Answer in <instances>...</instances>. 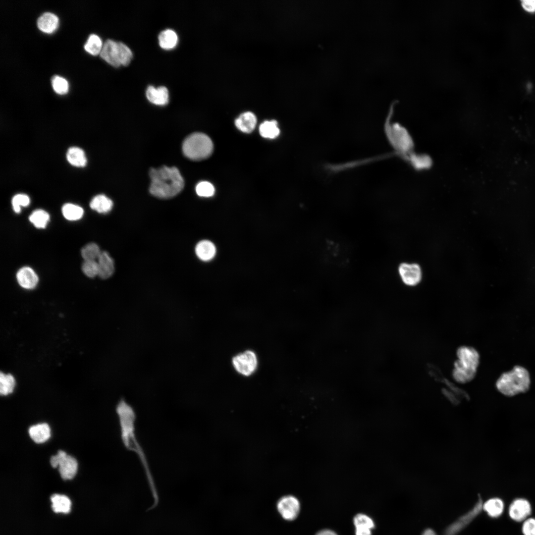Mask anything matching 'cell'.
Wrapping results in <instances>:
<instances>
[{
	"mask_svg": "<svg viewBox=\"0 0 535 535\" xmlns=\"http://www.w3.org/2000/svg\"><path fill=\"white\" fill-rule=\"evenodd\" d=\"M410 160L412 165L417 169H427L431 163V159L426 155L414 154L411 156Z\"/></svg>",
	"mask_w": 535,
	"mask_h": 535,
	"instance_id": "obj_33",
	"label": "cell"
},
{
	"mask_svg": "<svg viewBox=\"0 0 535 535\" xmlns=\"http://www.w3.org/2000/svg\"><path fill=\"white\" fill-rule=\"evenodd\" d=\"M112 206V201L103 194L96 196L90 203V207L92 209L102 214L109 212Z\"/></svg>",
	"mask_w": 535,
	"mask_h": 535,
	"instance_id": "obj_22",
	"label": "cell"
},
{
	"mask_svg": "<svg viewBox=\"0 0 535 535\" xmlns=\"http://www.w3.org/2000/svg\"><path fill=\"white\" fill-rule=\"evenodd\" d=\"M146 95L148 100L156 105L164 106L169 101L168 91L164 86L156 88L150 86L147 88Z\"/></svg>",
	"mask_w": 535,
	"mask_h": 535,
	"instance_id": "obj_14",
	"label": "cell"
},
{
	"mask_svg": "<svg viewBox=\"0 0 535 535\" xmlns=\"http://www.w3.org/2000/svg\"><path fill=\"white\" fill-rule=\"evenodd\" d=\"M458 359L454 363L452 375L459 383H465L475 376L480 362V355L473 347L462 346L457 350Z\"/></svg>",
	"mask_w": 535,
	"mask_h": 535,
	"instance_id": "obj_4",
	"label": "cell"
},
{
	"mask_svg": "<svg viewBox=\"0 0 535 535\" xmlns=\"http://www.w3.org/2000/svg\"><path fill=\"white\" fill-rule=\"evenodd\" d=\"M316 535H337V534L332 531L324 530L320 531Z\"/></svg>",
	"mask_w": 535,
	"mask_h": 535,
	"instance_id": "obj_40",
	"label": "cell"
},
{
	"mask_svg": "<svg viewBox=\"0 0 535 535\" xmlns=\"http://www.w3.org/2000/svg\"><path fill=\"white\" fill-rule=\"evenodd\" d=\"M50 463L53 467H58L60 476L64 480L72 479L77 473L76 460L63 451L59 450L56 455L52 456Z\"/></svg>",
	"mask_w": 535,
	"mask_h": 535,
	"instance_id": "obj_7",
	"label": "cell"
},
{
	"mask_svg": "<svg viewBox=\"0 0 535 535\" xmlns=\"http://www.w3.org/2000/svg\"><path fill=\"white\" fill-rule=\"evenodd\" d=\"M121 430V437L127 449L134 452L142 464L149 481L153 480L150 468L143 448L137 439L135 422L136 415L134 409L126 401H119L116 408Z\"/></svg>",
	"mask_w": 535,
	"mask_h": 535,
	"instance_id": "obj_1",
	"label": "cell"
},
{
	"mask_svg": "<svg viewBox=\"0 0 535 535\" xmlns=\"http://www.w3.org/2000/svg\"><path fill=\"white\" fill-rule=\"evenodd\" d=\"M15 379L10 374H5L0 373V392L1 395H6L11 393L15 386Z\"/></svg>",
	"mask_w": 535,
	"mask_h": 535,
	"instance_id": "obj_32",
	"label": "cell"
},
{
	"mask_svg": "<svg viewBox=\"0 0 535 535\" xmlns=\"http://www.w3.org/2000/svg\"><path fill=\"white\" fill-rule=\"evenodd\" d=\"M385 131L390 144L398 152L408 154L413 147V140L408 131L396 122L387 123Z\"/></svg>",
	"mask_w": 535,
	"mask_h": 535,
	"instance_id": "obj_6",
	"label": "cell"
},
{
	"mask_svg": "<svg viewBox=\"0 0 535 535\" xmlns=\"http://www.w3.org/2000/svg\"><path fill=\"white\" fill-rule=\"evenodd\" d=\"M28 431L30 437L38 443L46 441L51 436L50 428L46 423L32 426L29 428Z\"/></svg>",
	"mask_w": 535,
	"mask_h": 535,
	"instance_id": "obj_20",
	"label": "cell"
},
{
	"mask_svg": "<svg viewBox=\"0 0 535 535\" xmlns=\"http://www.w3.org/2000/svg\"><path fill=\"white\" fill-rule=\"evenodd\" d=\"M196 191L199 196L209 197L214 194L215 189L212 184L205 181H201L197 185Z\"/></svg>",
	"mask_w": 535,
	"mask_h": 535,
	"instance_id": "obj_35",
	"label": "cell"
},
{
	"mask_svg": "<svg viewBox=\"0 0 535 535\" xmlns=\"http://www.w3.org/2000/svg\"><path fill=\"white\" fill-rule=\"evenodd\" d=\"M524 535H535V519H527L522 527Z\"/></svg>",
	"mask_w": 535,
	"mask_h": 535,
	"instance_id": "obj_38",
	"label": "cell"
},
{
	"mask_svg": "<svg viewBox=\"0 0 535 535\" xmlns=\"http://www.w3.org/2000/svg\"><path fill=\"white\" fill-rule=\"evenodd\" d=\"M51 501L53 511L55 513L67 514L71 508V501L69 498L64 495L54 494L51 497Z\"/></svg>",
	"mask_w": 535,
	"mask_h": 535,
	"instance_id": "obj_23",
	"label": "cell"
},
{
	"mask_svg": "<svg viewBox=\"0 0 535 535\" xmlns=\"http://www.w3.org/2000/svg\"><path fill=\"white\" fill-rule=\"evenodd\" d=\"M98 276L105 279L110 277L114 271V262L107 252H102L98 259Z\"/></svg>",
	"mask_w": 535,
	"mask_h": 535,
	"instance_id": "obj_16",
	"label": "cell"
},
{
	"mask_svg": "<svg viewBox=\"0 0 535 535\" xmlns=\"http://www.w3.org/2000/svg\"><path fill=\"white\" fill-rule=\"evenodd\" d=\"M102 251L96 244L90 243L85 245L82 249L81 254L84 261H96L100 257Z\"/></svg>",
	"mask_w": 535,
	"mask_h": 535,
	"instance_id": "obj_31",
	"label": "cell"
},
{
	"mask_svg": "<svg viewBox=\"0 0 535 535\" xmlns=\"http://www.w3.org/2000/svg\"><path fill=\"white\" fill-rule=\"evenodd\" d=\"M64 217L69 220H77L83 215V209L79 206L71 203L64 204L61 209Z\"/></svg>",
	"mask_w": 535,
	"mask_h": 535,
	"instance_id": "obj_28",
	"label": "cell"
},
{
	"mask_svg": "<svg viewBox=\"0 0 535 535\" xmlns=\"http://www.w3.org/2000/svg\"><path fill=\"white\" fill-rule=\"evenodd\" d=\"M482 507L489 516L495 518L502 514L504 509V503L498 498H493L486 501Z\"/></svg>",
	"mask_w": 535,
	"mask_h": 535,
	"instance_id": "obj_26",
	"label": "cell"
},
{
	"mask_svg": "<svg viewBox=\"0 0 535 535\" xmlns=\"http://www.w3.org/2000/svg\"><path fill=\"white\" fill-rule=\"evenodd\" d=\"M82 270L88 277H94L98 275L99 267L98 262L96 261H84L82 266Z\"/></svg>",
	"mask_w": 535,
	"mask_h": 535,
	"instance_id": "obj_37",
	"label": "cell"
},
{
	"mask_svg": "<svg viewBox=\"0 0 535 535\" xmlns=\"http://www.w3.org/2000/svg\"><path fill=\"white\" fill-rule=\"evenodd\" d=\"M195 252L198 257L202 261H209L214 257L216 248L211 241L205 240L200 241L197 244Z\"/></svg>",
	"mask_w": 535,
	"mask_h": 535,
	"instance_id": "obj_21",
	"label": "cell"
},
{
	"mask_svg": "<svg viewBox=\"0 0 535 535\" xmlns=\"http://www.w3.org/2000/svg\"><path fill=\"white\" fill-rule=\"evenodd\" d=\"M522 7L528 12H535V0H522L521 1Z\"/></svg>",
	"mask_w": 535,
	"mask_h": 535,
	"instance_id": "obj_39",
	"label": "cell"
},
{
	"mask_svg": "<svg viewBox=\"0 0 535 535\" xmlns=\"http://www.w3.org/2000/svg\"><path fill=\"white\" fill-rule=\"evenodd\" d=\"M480 499L472 509L451 524L445 530L444 535H456L466 527L479 514L482 507Z\"/></svg>",
	"mask_w": 535,
	"mask_h": 535,
	"instance_id": "obj_10",
	"label": "cell"
},
{
	"mask_svg": "<svg viewBox=\"0 0 535 535\" xmlns=\"http://www.w3.org/2000/svg\"><path fill=\"white\" fill-rule=\"evenodd\" d=\"M260 135L264 138L274 139L277 137L280 131L277 122L274 120L265 121L259 127Z\"/></svg>",
	"mask_w": 535,
	"mask_h": 535,
	"instance_id": "obj_27",
	"label": "cell"
},
{
	"mask_svg": "<svg viewBox=\"0 0 535 535\" xmlns=\"http://www.w3.org/2000/svg\"><path fill=\"white\" fill-rule=\"evenodd\" d=\"M422 535H436L435 533L431 529H427L425 530Z\"/></svg>",
	"mask_w": 535,
	"mask_h": 535,
	"instance_id": "obj_41",
	"label": "cell"
},
{
	"mask_svg": "<svg viewBox=\"0 0 535 535\" xmlns=\"http://www.w3.org/2000/svg\"><path fill=\"white\" fill-rule=\"evenodd\" d=\"M158 38L160 47L166 50L173 49L178 43V36L171 29L162 31L159 34Z\"/></svg>",
	"mask_w": 535,
	"mask_h": 535,
	"instance_id": "obj_25",
	"label": "cell"
},
{
	"mask_svg": "<svg viewBox=\"0 0 535 535\" xmlns=\"http://www.w3.org/2000/svg\"><path fill=\"white\" fill-rule=\"evenodd\" d=\"M19 284L25 289H33L38 282V277L32 268L24 267L19 269L16 274Z\"/></svg>",
	"mask_w": 535,
	"mask_h": 535,
	"instance_id": "obj_15",
	"label": "cell"
},
{
	"mask_svg": "<svg viewBox=\"0 0 535 535\" xmlns=\"http://www.w3.org/2000/svg\"><path fill=\"white\" fill-rule=\"evenodd\" d=\"M52 85L54 91L58 94H65L68 91L67 81L61 76H54L52 79Z\"/></svg>",
	"mask_w": 535,
	"mask_h": 535,
	"instance_id": "obj_34",
	"label": "cell"
},
{
	"mask_svg": "<svg viewBox=\"0 0 535 535\" xmlns=\"http://www.w3.org/2000/svg\"><path fill=\"white\" fill-rule=\"evenodd\" d=\"M100 55L104 60L113 66H120L119 42L107 40L103 44Z\"/></svg>",
	"mask_w": 535,
	"mask_h": 535,
	"instance_id": "obj_11",
	"label": "cell"
},
{
	"mask_svg": "<svg viewBox=\"0 0 535 535\" xmlns=\"http://www.w3.org/2000/svg\"><path fill=\"white\" fill-rule=\"evenodd\" d=\"M256 124V116L251 111L243 112L235 120L236 127L241 131L247 133L253 131Z\"/></svg>",
	"mask_w": 535,
	"mask_h": 535,
	"instance_id": "obj_18",
	"label": "cell"
},
{
	"mask_svg": "<svg viewBox=\"0 0 535 535\" xmlns=\"http://www.w3.org/2000/svg\"><path fill=\"white\" fill-rule=\"evenodd\" d=\"M356 535H371L372 530L374 527L373 520L363 514L357 515L354 518Z\"/></svg>",
	"mask_w": 535,
	"mask_h": 535,
	"instance_id": "obj_19",
	"label": "cell"
},
{
	"mask_svg": "<svg viewBox=\"0 0 535 535\" xmlns=\"http://www.w3.org/2000/svg\"><path fill=\"white\" fill-rule=\"evenodd\" d=\"M29 197L25 194H18L15 195L12 199V205L14 211L16 213H19L21 211V206L26 207L30 204Z\"/></svg>",
	"mask_w": 535,
	"mask_h": 535,
	"instance_id": "obj_36",
	"label": "cell"
},
{
	"mask_svg": "<svg viewBox=\"0 0 535 535\" xmlns=\"http://www.w3.org/2000/svg\"><path fill=\"white\" fill-rule=\"evenodd\" d=\"M29 220L38 228H44L50 220L49 214L44 210L34 211L29 216Z\"/></svg>",
	"mask_w": 535,
	"mask_h": 535,
	"instance_id": "obj_29",
	"label": "cell"
},
{
	"mask_svg": "<svg viewBox=\"0 0 535 535\" xmlns=\"http://www.w3.org/2000/svg\"><path fill=\"white\" fill-rule=\"evenodd\" d=\"M103 44L100 38L96 34H91L84 45L85 50L90 54L96 55L100 54Z\"/></svg>",
	"mask_w": 535,
	"mask_h": 535,
	"instance_id": "obj_30",
	"label": "cell"
},
{
	"mask_svg": "<svg viewBox=\"0 0 535 535\" xmlns=\"http://www.w3.org/2000/svg\"><path fill=\"white\" fill-rule=\"evenodd\" d=\"M532 511L530 502L526 499L518 498L514 500L509 508V515L513 520L520 522L526 519Z\"/></svg>",
	"mask_w": 535,
	"mask_h": 535,
	"instance_id": "obj_13",
	"label": "cell"
},
{
	"mask_svg": "<svg viewBox=\"0 0 535 535\" xmlns=\"http://www.w3.org/2000/svg\"><path fill=\"white\" fill-rule=\"evenodd\" d=\"M213 149V143L210 138L199 132L189 135L182 145L184 155L193 160H200L208 158L212 154Z\"/></svg>",
	"mask_w": 535,
	"mask_h": 535,
	"instance_id": "obj_5",
	"label": "cell"
},
{
	"mask_svg": "<svg viewBox=\"0 0 535 535\" xmlns=\"http://www.w3.org/2000/svg\"><path fill=\"white\" fill-rule=\"evenodd\" d=\"M531 378L528 371L516 366L508 372L503 373L496 382L497 390L502 394L513 396L527 392L530 388Z\"/></svg>",
	"mask_w": 535,
	"mask_h": 535,
	"instance_id": "obj_3",
	"label": "cell"
},
{
	"mask_svg": "<svg viewBox=\"0 0 535 535\" xmlns=\"http://www.w3.org/2000/svg\"><path fill=\"white\" fill-rule=\"evenodd\" d=\"M68 161L76 167H84L87 163V159L84 151L77 147L70 148L66 154Z\"/></svg>",
	"mask_w": 535,
	"mask_h": 535,
	"instance_id": "obj_24",
	"label": "cell"
},
{
	"mask_svg": "<svg viewBox=\"0 0 535 535\" xmlns=\"http://www.w3.org/2000/svg\"><path fill=\"white\" fill-rule=\"evenodd\" d=\"M149 175L151 180L149 191L156 197L171 198L179 193L184 187L183 178L176 167L152 168Z\"/></svg>",
	"mask_w": 535,
	"mask_h": 535,
	"instance_id": "obj_2",
	"label": "cell"
},
{
	"mask_svg": "<svg viewBox=\"0 0 535 535\" xmlns=\"http://www.w3.org/2000/svg\"><path fill=\"white\" fill-rule=\"evenodd\" d=\"M232 363L237 373L248 376L257 370L258 358L254 351L248 350L235 356L232 358Z\"/></svg>",
	"mask_w": 535,
	"mask_h": 535,
	"instance_id": "obj_8",
	"label": "cell"
},
{
	"mask_svg": "<svg viewBox=\"0 0 535 535\" xmlns=\"http://www.w3.org/2000/svg\"><path fill=\"white\" fill-rule=\"evenodd\" d=\"M59 20L54 14L46 12L42 14L38 19L37 26L42 31L51 33L57 28Z\"/></svg>",
	"mask_w": 535,
	"mask_h": 535,
	"instance_id": "obj_17",
	"label": "cell"
},
{
	"mask_svg": "<svg viewBox=\"0 0 535 535\" xmlns=\"http://www.w3.org/2000/svg\"><path fill=\"white\" fill-rule=\"evenodd\" d=\"M277 509L282 517L288 521L295 519L299 514L300 504L298 499L292 495L281 497L277 502Z\"/></svg>",
	"mask_w": 535,
	"mask_h": 535,
	"instance_id": "obj_9",
	"label": "cell"
},
{
	"mask_svg": "<svg viewBox=\"0 0 535 535\" xmlns=\"http://www.w3.org/2000/svg\"><path fill=\"white\" fill-rule=\"evenodd\" d=\"M398 271L402 281L407 285H416L421 280V269L416 264L402 263L399 266Z\"/></svg>",
	"mask_w": 535,
	"mask_h": 535,
	"instance_id": "obj_12",
	"label": "cell"
}]
</instances>
